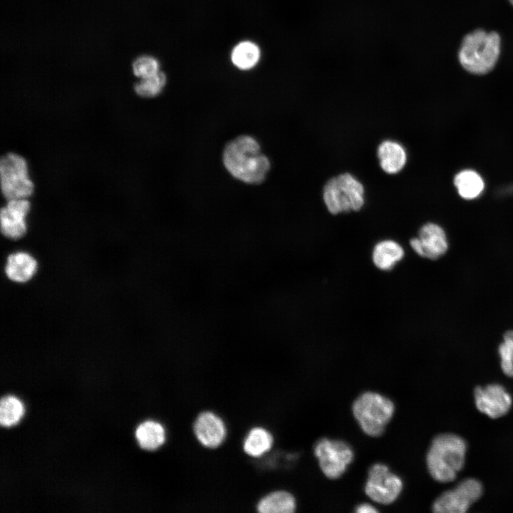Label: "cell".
<instances>
[{
    "mask_svg": "<svg viewBox=\"0 0 513 513\" xmlns=\"http://www.w3.org/2000/svg\"><path fill=\"white\" fill-rule=\"evenodd\" d=\"M222 157L229 174L248 184L261 183L271 167L270 161L261 152L259 142L249 135L239 136L227 143Z\"/></svg>",
    "mask_w": 513,
    "mask_h": 513,
    "instance_id": "obj_1",
    "label": "cell"
},
{
    "mask_svg": "<svg viewBox=\"0 0 513 513\" xmlns=\"http://www.w3.org/2000/svg\"><path fill=\"white\" fill-rule=\"evenodd\" d=\"M466 450L465 440L457 435L444 433L436 436L426 456L431 477L440 482L453 481L464 466Z\"/></svg>",
    "mask_w": 513,
    "mask_h": 513,
    "instance_id": "obj_2",
    "label": "cell"
},
{
    "mask_svg": "<svg viewBox=\"0 0 513 513\" xmlns=\"http://www.w3.org/2000/svg\"><path fill=\"white\" fill-rule=\"evenodd\" d=\"M500 51L499 33L476 29L464 36L458 51V59L463 68L469 73L483 75L494 68Z\"/></svg>",
    "mask_w": 513,
    "mask_h": 513,
    "instance_id": "obj_3",
    "label": "cell"
},
{
    "mask_svg": "<svg viewBox=\"0 0 513 513\" xmlns=\"http://www.w3.org/2000/svg\"><path fill=\"white\" fill-rule=\"evenodd\" d=\"M322 197L327 211L332 215L357 212L366 204V187L356 175L343 172L325 182Z\"/></svg>",
    "mask_w": 513,
    "mask_h": 513,
    "instance_id": "obj_4",
    "label": "cell"
},
{
    "mask_svg": "<svg viewBox=\"0 0 513 513\" xmlns=\"http://www.w3.org/2000/svg\"><path fill=\"white\" fill-rule=\"evenodd\" d=\"M353 416L361 430L368 435H381L392 419L395 405L388 398L376 392L361 393L352 405Z\"/></svg>",
    "mask_w": 513,
    "mask_h": 513,
    "instance_id": "obj_5",
    "label": "cell"
},
{
    "mask_svg": "<svg viewBox=\"0 0 513 513\" xmlns=\"http://www.w3.org/2000/svg\"><path fill=\"white\" fill-rule=\"evenodd\" d=\"M1 190L9 201L26 199L33 191V184L28 175L24 158L15 153H8L0 160Z\"/></svg>",
    "mask_w": 513,
    "mask_h": 513,
    "instance_id": "obj_6",
    "label": "cell"
},
{
    "mask_svg": "<svg viewBox=\"0 0 513 513\" xmlns=\"http://www.w3.org/2000/svg\"><path fill=\"white\" fill-rule=\"evenodd\" d=\"M314 455L321 470L329 479L339 478L353 460V451L346 442L321 438L314 445Z\"/></svg>",
    "mask_w": 513,
    "mask_h": 513,
    "instance_id": "obj_7",
    "label": "cell"
},
{
    "mask_svg": "<svg viewBox=\"0 0 513 513\" xmlns=\"http://www.w3.org/2000/svg\"><path fill=\"white\" fill-rule=\"evenodd\" d=\"M403 488L401 478L382 463L373 465L368 472L365 492L373 501L381 504L394 502Z\"/></svg>",
    "mask_w": 513,
    "mask_h": 513,
    "instance_id": "obj_8",
    "label": "cell"
},
{
    "mask_svg": "<svg viewBox=\"0 0 513 513\" xmlns=\"http://www.w3.org/2000/svg\"><path fill=\"white\" fill-rule=\"evenodd\" d=\"M482 492L480 481L465 479L455 488L440 495L432 504V511L436 513H465L480 499Z\"/></svg>",
    "mask_w": 513,
    "mask_h": 513,
    "instance_id": "obj_9",
    "label": "cell"
},
{
    "mask_svg": "<svg viewBox=\"0 0 513 513\" xmlns=\"http://www.w3.org/2000/svg\"><path fill=\"white\" fill-rule=\"evenodd\" d=\"M409 242L418 255L431 260L442 256L449 247L445 230L434 222L423 224L418 230V237L411 238Z\"/></svg>",
    "mask_w": 513,
    "mask_h": 513,
    "instance_id": "obj_10",
    "label": "cell"
},
{
    "mask_svg": "<svg viewBox=\"0 0 513 513\" xmlns=\"http://www.w3.org/2000/svg\"><path fill=\"white\" fill-rule=\"evenodd\" d=\"M475 405L479 411L491 418L504 415L512 405V398L499 384L477 387L474 390Z\"/></svg>",
    "mask_w": 513,
    "mask_h": 513,
    "instance_id": "obj_11",
    "label": "cell"
},
{
    "mask_svg": "<svg viewBox=\"0 0 513 513\" xmlns=\"http://www.w3.org/2000/svg\"><path fill=\"white\" fill-rule=\"evenodd\" d=\"M30 209L26 199L9 200L0 212L1 232L10 239L21 238L26 231L24 218Z\"/></svg>",
    "mask_w": 513,
    "mask_h": 513,
    "instance_id": "obj_12",
    "label": "cell"
},
{
    "mask_svg": "<svg viewBox=\"0 0 513 513\" xmlns=\"http://www.w3.org/2000/svg\"><path fill=\"white\" fill-rule=\"evenodd\" d=\"M380 169L387 175H397L405 167L408 154L405 146L398 140L385 139L376 148Z\"/></svg>",
    "mask_w": 513,
    "mask_h": 513,
    "instance_id": "obj_13",
    "label": "cell"
},
{
    "mask_svg": "<svg viewBox=\"0 0 513 513\" xmlns=\"http://www.w3.org/2000/svg\"><path fill=\"white\" fill-rule=\"evenodd\" d=\"M194 431L199 442L209 448H215L220 445L226 436L224 422L211 412H204L197 418Z\"/></svg>",
    "mask_w": 513,
    "mask_h": 513,
    "instance_id": "obj_14",
    "label": "cell"
},
{
    "mask_svg": "<svg viewBox=\"0 0 513 513\" xmlns=\"http://www.w3.org/2000/svg\"><path fill=\"white\" fill-rule=\"evenodd\" d=\"M405 256L403 247L393 239H383L373 247L372 261L374 265L381 271L392 270Z\"/></svg>",
    "mask_w": 513,
    "mask_h": 513,
    "instance_id": "obj_15",
    "label": "cell"
},
{
    "mask_svg": "<svg viewBox=\"0 0 513 513\" xmlns=\"http://www.w3.org/2000/svg\"><path fill=\"white\" fill-rule=\"evenodd\" d=\"M37 262L29 254L19 252L7 257L5 273L11 281L24 283L30 280L36 273Z\"/></svg>",
    "mask_w": 513,
    "mask_h": 513,
    "instance_id": "obj_16",
    "label": "cell"
},
{
    "mask_svg": "<svg viewBox=\"0 0 513 513\" xmlns=\"http://www.w3.org/2000/svg\"><path fill=\"white\" fill-rule=\"evenodd\" d=\"M453 182L459 195L465 200L478 197L484 189V182L481 175L470 169L462 170L457 173Z\"/></svg>",
    "mask_w": 513,
    "mask_h": 513,
    "instance_id": "obj_17",
    "label": "cell"
},
{
    "mask_svg": "<svg viewBox=\"0 0 513 513\" xmlns=\"http://www.w3.org/2000/svg\"><path fill=\"white\" fill-rule=\"evenodd\" d=\"M135 437L142 449L155 450L165 442V431L160 423L147 420L137 428Z\"/></svg>",
    "mask_w": 513,
    "mask_h": 513,
    "instance_id": "obj_18",
    "label": "cell"
},
{
    "mask_svg": "<svg viewBox=\"0 0 513 513\" xmlns=\"http://www.w3.org/2000/svg\"><path fill=\"white\" fill-rule=\"evenodd\" d=\"M294 496L286 491H276L262 498L257 509L261 513H292L296 510Z\"/></svg>",
    "mask_w": 513,
    "mask_h": 513,
    "instance_id": "obj_19",
    "label": "cell"
},
{
    "mask_svg": "<svg viewBox=\"0 0 513 513\" xmlns=\"http://www.w3.org/2000/svg\"><path fill=\"white\" fill-rule=\"evenodd\" d=\"M261 58V50L259 46L251 41L239 42L233 48L231 60L233 65L240 70H249L254 68Z\"/></svg>",
    "mask_w": 513,
    "mask_h": 513,
    "instance_id": "obj_20",
    "label": "cell"
},
{
    "mask_svg": "<svg viewBox=\"0 0 513 513\" xmlns=\"http://www.w3.org/2000/svg\"><path fill=\"white\" fill-rule=\"evenodd\" d=\"M271 435L262 428H254L250 430L244 442V452L252 457H259L272 446Z\"/></svg>",
    "mask_w": 513,
    "mask_h": 513,
    "instance_id": "obj_21",
    "label": "cell"
},
{
    "mask_svg": "<svg viewBox=\"0 0 513 513\" xmlns=\"http://www.w3.org/2000/svg\"><path fill=\"white\" fill-rule=\"evenodd\" d=\"M24 414L21 402L16 397L9 395L0 402V424L4 427L16 425Z\"/></svg>",
    "mask_w": 513,
    "mask_h": 513,
    "instance_id": "obj_22",
    "label": "cell"
},
{
    "mask_svg": "<svg viewBox=\"0 0 513 513\" xmlns=\"http://www.w3.org/2000/svg\"><path fill=\"white\" fill-rule=\"evenodd\" d=\"M166 75L161 71L145 78L135 84V93L144 98H152L158 95L165 86Z\"/></svg>",
    "mask_w": 513,
    "mask_h": 513,
    "instance_id": "obj_23",
    "label": "cell"
},
{
    "mask_svg": "<svg viewBox=\"0 0 513 513\" xmlns=\"http://www.w3.org/2000/svg\"><path fill=\"white\" fill-rule=\"evenodd\" d=\"M498 351L503 373L513 377V331H506L504 341L499 345Z\"/></svg>",
    "mask_w": 513,
    "mask_h": 513,
    "instance_id": "obj_24",
    "label": "cell"
},
{
    "mask_svg": "<svg viewBox=\"0 0 513 513\" xmlns=\"http://www.w3.org/2000/svg\"><path fill=\"white\" fill-rule=\"evenodd\" d=\"M133 71L138 77H147L160 71V63L153 56H141L133 61Z\"/></svg>",
    "mask_w": 513,
    "mask_h": 513,
    "instance_id": "obj_25",
    "label": "cell"
},
{
    "mask_svg": "<svg viewBox=\"0 0 513 513\" xmlns=\"http://www.w3.org/2000/svg\"><path fill=\"white\" fill-rule=\"evenodd\" d=\"M355 512L357 513H373L378 512V510L370 504L362 503L356 507Z\"/></svg>",
    "mask_w": 513,
    "mask_h": 513,
    "instance_id": "obj_26",
    "label": "cell"
},
{
    "mask_svg": "<svg viewBox=\"0 0 513 513\" xmlns=\"http://www.w3.org/2000/svg\"><path fill=\"white\" fill-rule=\"evenodd\" d=\"M501 196H509L513 195V183L504 186L499 189L498 192Z\"/></svg>",
    "mask_w": 513,
    "mask_h": 513,
    "instance_id": "obj_27",
    "label": "cell"
},
{
    "mask_svg": "<svg viewBox=\"0 0 513 513\" xmlns=\"http://www.w3.org/2000/svg\"><path fill=\"white\" fill-rule=\"evenodd\" d=\"M509 1L513 6V0H509Z\"/></svg>",
    "mask_w": 513,
    "mask_h": 513,
    "instance_id": "obj_28",
    "label": "cell"
}]
</instances>
